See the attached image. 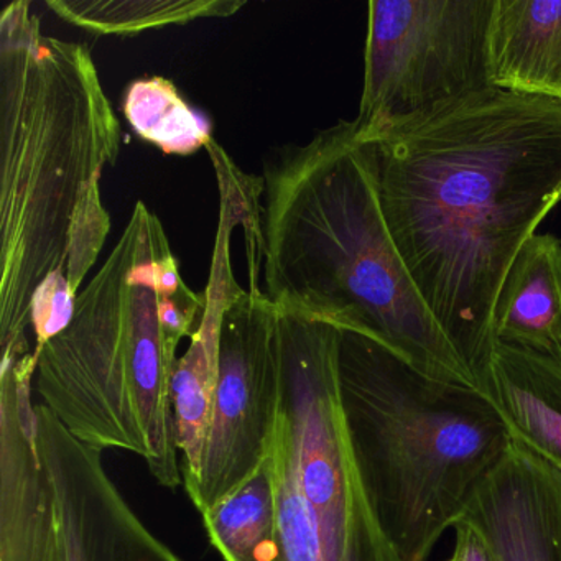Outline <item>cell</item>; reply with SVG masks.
Listing matches in <instances>:
<instances>
[{
	"label": "cell",
	"mask_w": 561,
	"mask_h": 561,
	"mask_svg": "<svg viewBox=\"0 0 561 561\" xmlns=\"http://www.w3.org/2000/svg\"><path fill=\"white\" fill-rule=\"evenodd\" d=\"M280 397L277 307L264 294L241 288L222 314L218 386L192 501L199 514L231 494L267 459Z\"/></svg>",
	"instance_id": "ba28073f"
},
{
	"label": "cell",
	"mask_w": 561,
	"mask_h": 561,
	"mask_svg": "<svg viewBox=\"0 0 561 561\" xmlns=\"http://www.w3.org/2000/svg\"><path fill=\"white\" fill-rule=\"evenodd\" d=\"M257 264L277 310L366 334L423 376L478 390L397 251L356 119L265 159Z\"/></svg>",
	"instance_id": "3957f363"
},
{
	"label": "cell",
	"mask_w": 561,
	"mask_h": 561,
	"mask_svg": "<svg viewBox=\"0 0 561 561\" xmlns=\"http://www.w3.org/2000/svg\"><path fill=\"white\" fill-rule=\"evenodd\" d=\"M121 126L83 45L42 34L27 0L0 14V344L31 346V307L50 275L71 291L111 231L101 176Z\"/></svg>",
	"instance_id": "7a4b0ae2"
},
{
	"label": "cell",
	"mask_w": 561,
	"mask_h": 561,
	"mask_svg": "<svg viewBox=\"0 0 561 561\" xmlns=\"http://www.w3.org/2000/svg\"><path fill=\"white\" fill-rule=\"evenodd\" d=\"M488 399L512 442L561 474V364L495 344Z\"/></svg>",
	"instance_id": "5bb4252c"
},
{
	"label": "cell",
	"mask_w": 561,
	"mask_h": 561,
	"mask_svg": "<svg viewBox=\"0 0 561 561\" xmlns=\"http://www.w3.org/2000/svg\"><path fill=\"white\" fill-rule=\"evenodd\" d=\"M446 561H449V560H446Z\"/></svg>",
	"instance_id": "d6986e66"
},
{
	"label": "cell",
	"mask_w": 561,
	"mask_h": 561,
	"mask_svg": "<svg viewBox=\"0 0 561 561\" xmlns=\"http://www.w3.org/2000/svg\"><path fill=\"white\" fill-rule=\"evenodd\" d=\"M35 350L0 364V561H58L54 488L38 449Z\"/></svg>",
	"instance_id": "30bf717a"
},
{
	"label": "cell",
	"mask_w": 561,
	"mask_h": 561,
	"mask_svg": "<svg viewBox=\"0 0 561 561\" xmlns=\"http://www.w3.org/2000/svg\"><path fill=\"white\" fill-rule=\"evenodd\" d=\"M211 547L225 561H284L271 461L203 512Z\"/></svg>",
	"instance_id": "9a60e30c"
},
{
	"label": "cell",
	"mask_w": 561,
	"mask_h": 561,
	"mask_svg": "<svg viewBox=\"0 0 561 561\" xmlns=\"http://www.w3.org/2000/svg\"><path fill=\"white\" fill-rule=\"evenodd\" d=\"M282 397L268 449L284 561H402L367 501L341 403L340 328L278 310Z\"/></svg>",
	"instance_id": "8992f818"
},
{
	"label": "cell",
	"mask_w": 561,
	"mask_h": 561,
	"mask_svg": "<svg viewBox=\"0 0 561 561\" xmlns=\"http://www.w3.org/2000/svg\"><path fill=\"white\" fill-rule=\"evenodd\" d=\"M491 87L561 103V0H495Z\"/></svg>",
	"instance_id": "7c38bea8"
},
{
	"label": "cell",
	"mask_w": 561,
	"mask_h": 561,
	"mask_svg": "<svg viewBox=\"0 0 561 561\" xmlns=\"http://www.w3.org/2000/svg\"><path fill=\"white\" fill-rule=\"evenodd\" d=\"M58 18L100 35H134L185 25L199 19L231 18L238 0H48Z\"/></svg>",
	"instance_id": "2e32d148"
},
{
	"label": "cell",
	"mask_w": 561,
	"mask_h": 561,
	"mask_svg": "<svg viewBox=\"0 0 561 561\" xmlns=\"http://www.w3.org/2000/svg\"><path fill=\"white\" fill-rule=\"evenodd\" d=\"M495 0H373L356 121L369 136L491 87L488 34Z\"/></svg>",
	"instance_id": "52a82bcc"
},
{
	"label": "cell",
	"mask_w": 561,
	"mask_h": 561,
	"mask_svg": "<svg viewBox=\"0 0 561 561\" xmlns=\"http://www.w3.org/2000/svg\"><path fill=\"white\" fill-rule=\"evenodd\" d=\"M35 412L57 507L58 561H183L130 507L103 451L71 436L47 407L35 402Z\"/></svg>",
	"instance_id": "9c48e42d"
},
{
	"label": "cell",
	"mask_w": 561,
	"mask_h": 561,
	"mask_svg": "<svg viewBox=\"0 0 561 561\" xmlns=\"http://www.w3.org/2000/svg\"><path fill=\"white\" fill-rule=\"evenodd\" d=\"M495 344L561 364V242L534 234L512 262L497 301Z\"/></svg>",
	"instance_id": "4fadbf2b"
},
{
	"label": "cell",
	"mask_w": 561,
	"mask_h": 561,
	"mask_svg": "<svg viewBox=\"0 0 561 561\" xmlns=\"http://www.w3.org/2000/svg\"><path fill=\"white\" fill-rule=\"evenodd\" d=\"M366 136L397 251L488 397L502 282L561 203V103L488 88Z\"/></svg>",
	"instance_id": "6da1fadb"
},
{
	"label": "cell",
	"mask_w": 561,
	"mask_h": 561,
	"mask_svg": "<svg viewBox=\"0 0 561 561\" xmlns=\"http://www.w3.org/2000/svg\"><path fill=\"white\" fill-rule=\"evenodd\" d=\"M203 310L205 294L183 280L159 216L137 203L73 320L35 353L37 403L84 445L134 453L160 485L179 488L172 379Z\"/></svg>",
	"instance_id": "277c9868"
},
{
	"label": "cell",
	"mask_w": 561,
	"mask_h": 561,
	"mask_svg": "<svg viewBox=\"0 0 561 561\" xmlns=\"http://www.w3.org/2000/svg\"><path fill=\"white\" fill-rule=\"evenodd\" d=\"M341 403L374 517L402 561H425L512 438L491 400L423 376L340 328Z\"/></svg>",
	"instance_id": "5b68a950"
},
{
	"label": "cell",
	"mask_w": 561,
	"mask_h": 561,
	"mask_svg": "<svg viewBox=\"0 0 561 561\" xmlns=\"http://www.w3.org/2000/svg\"><path fill=\"white\" fill-rule=\"evenodd\" d=\"M453 530H455V550L449 561H495L484 538L468 522H456Z\"/></svg>",
	"instance_id": "ac0fdd59"
},
{
	"label": "cell",
	"mask_w": 561,
	"mask_h": 561,
	"mask_svg": "<svg viewBox=\"0 0 561 561\" xmlns=\"http://www.w3.org/2000/svg\"><path fill=\"white\" fill-rule=\"evenodd\" d=\"M459 520L481 534L495 561H561V474L512 442Z\"/></svg>",
	"instance_id": "8fae6325"
},
{
	"label": "cell",
	"mask_w": 561,
	"mask_h": 561,
	"mask_svg": "<svg viewBox=\"0 0 561 561\" xmlns=\"http://www.w3.org/2000/svg\"><path fill=\"white\" fill-rule=\"evenodd\" d=\"M124 114L137 136L170 156H192L213 140L208 119L162 77L134 81L124 96Z\"/></svg>",
	"instance_id": "e0dca14e"
}]
</instances>
